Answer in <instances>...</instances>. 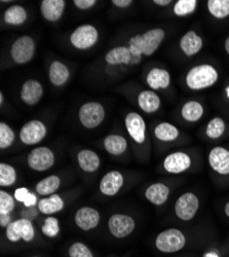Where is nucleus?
Instances as JSON below:
<instances>
[{
    "label": "nucleus",
    "mask_w": 229,
    "mask_h": 257,
    "mask_svg": "<svg viewBox=\"0 0 229 257\" xmlns=\"http://www.w3.org/2000/svg\"><path fill=\"white\" fill-rule=\"evenodd\" d=\"M224 212L226 214V216L229 218V202H227L224 206Z\"/></svg>",
    "instance_id": "obj_46"
},
{
    "label": "nucleus",
    "mask_w": 229,
    "mask_h": 257,
    "mask_svg": "<svg viewBox=\"0 0 229 257\" xmlns=\"http://www.w3.org/2000/svg\"><path fill=\"white\" fill-rule=\"evenodd\" d=\"M41 230H43L44 234L49 238L56 237L60 231V225H59L58 219L56 217H48L45 220L43 227H41Z\"/></svg>",
    "instance_id": "obj_38"
},
{
    "label": "nucleus",
    "mask_w": 229,
    "mask_h": 257,
    "mask_svg": "<svg viewBox=\"0 0 229 257\" xmlns=\"http://www.w3.org/2000/svg\"><path fill=\"white\" fill-rule=\"evenodd\" d=\"M66 8L64 0H43L40 5V12L49 22H57L63 16Z\"/></svg>",
    "instance_id": "obj_19"
},
{
    "label": "nucleus",
    "mask_w": 229,
    "mask_h": 257,
    "mask_svg": "<svg viewBox=\"0 0 229 257\" xmlns=\"http://www.w3.org/2000/svg\"><path fill=\"white\" fill-rule=\"evenodd\" d=\"M191 163V158L188 155L176 152L164 159L163 169L170 174H181L190 168Z\"/></svg>",
    "instance_id": "obj_12"
},
{
    "label": "nucleus",
    "mask_w": 229,
    "mask_h": 257,
    "mask_svg": "<svg viewBox=\"0 0 229 257\" xmlns=\"http://www.w3.org/2000/svg\"><path fill=\"white\" fill-rule=\"evenodd\" d=\"M170 196V188L168 185L163 183H153L151 184L146 191H145V197L153 205L161 206L168 201Z\"/></svg>",
    "instance_id": "obj_21"
},
{
    "label": "nucleus",
    "mask_w": 229,
    "mask_h": 257,
    "mask_svg": "<svg viewBox=\"0 0 229 257\" xmlns=\"http://www.w3.org/2000/svg\"><path fill=\"white\" fill-rule=\"evenodd\" d=\"M207 11L215 19H225L229 17V0H209L206 3Z\"/></svg>",
    "instance_id": "obj_32"
},
{
    "label": "nucleus",
    "mask_w": 229,
    "mask_h": 257,
    "mask_svg": "<svg viewBox=\"0 0 229 257\" xmlns=\"http://www.w3.org/2000/svg\"><path fill=\"white\" fill-rule=\"evenodd\" d=\"M225 91H226V94H227V97H228V98H229V87H228V88H226V90H225Z\"/></svg>",
    "instance_id": "obj_48"
},
{
    "label": "nucleus",
    "mask_w": 229,
    "mask_h": 257,
    "mask_svg": "<svg viewBox=\"0 0 229 257\" xmlns=\"http://www.w3.org/2000/svg\"><path fill=\"white\" fill-rule=\"evenodd\" d=\"M153 4L159 7H168L172 4V2L171 0H154Z\"/></svg>",
    "instance_id": "obj_44"
},
{
    "label": "nucleus",
    "mask_w": 229,
    "mask_h": 257,
    "mask_svg": "<svg viewBox=\"0 0 229 257\" xmlns=\"http://www.w3.org/2000/svg\"><path fill=\"white\" fill-rule=\"evenodd\" d=\"M204 109L203 106L200 102L195 100L187 101L183 104L181 109V115L182 117L189 122H196L198 121L202 115H203Z\"/></svg>",
    "instance_id": "obj_26"
},
{
    "label": "nucleus",
    "mask_w": 229,
    "mask_h": 257,
    "mask_svg": "<svg viewBox=\"0 0 229 257\" xmlns=\"http://www.w3.org/2000/svg\"><path fill=\"white\" fill-rule=\"evenodd\" d=\"M105 61L109 65H120V64L129 65L133 61V57L130 48L116 47L106 54Z\"/></svg>",
    "instance_id": "obj_25"
},
{
    "label": "nucleus",
    "mask_w": 229,
    "mask_h": 257,
    "mask_svg": "<svg viewBox=\"0 0 229 257\" xmlns=\"http://www.w3.org/2000/svg\"><path fill=\"white\" fill-rule=\"evenodd\" d=\"M78 116L83 126L87 128H95L105 118V109L103 105L98 102H88L80 107Z\"/></svg>",
    "instance_id": "obj_5"
},
{
    "label": "nucleus",
    "mask_w": 229,
    "mask_h": 257,
    "mask_svg": "<svg viewBox=\"0 0 229 257\" xmlns=\"http://www.w3.org/2000/svg\"><path fill=\"white\" fill-rule=\"evenodd\" d=\"M15 199L21 203H24L26 207H32L36 204V197L30 194L26 187H20L15 191Z\"/></svg>",
    "instance_id": "obj_37"
},
{
    "label": "nucleus",
    "mask_w": 229,
    "mask_h": 257,
    "mask_svg": "<svg viewBox=\"0 0 229 257\" xmlns=\"http://www.w3.org/2000/svg\"><path fill=\"white\" fill-rule=\"evenodd\" d=\"M123 185V176L118 171H110L100 181V190L103 195L113 197Z\"/></svg>",
    "instance_id": "obj_17"
},
{
    "label": "nucleus",
    "mask_w": 229,
    "mask_h": 257,
    "mask_svg": "<svg viewBox=\"0 0 229 257\" xmlns=\"http://www.w3.org/2000/svg\"><path fill=\"white\" fill-rule=\"evenodd\" d=\"M49 77L54 85L61 87V85H64L68 81L70 77V71L64 63L54 61L50 66Z\"/></svg>",
    "instance_id": "obj_23"
},
{
    "label": "nucleus",
    "mask_w": 229,
    "mask_h": 257,
    "mask_svg": "<svg viewBox=\"0 0 229 257\" xmlns=\"http://www.w3.org/2000/svg\"><path fill=\"white\" fill-rule=\"evenodd\" d=\"M61 185V180L57 175H50L36 184V192L39 196H52Z\"/></svg>",
    "instance_id": "obj_31"
},
{
    "label": "nucleus",
    "mask_w": 229,
    "mask_h": 257,
    "mask_svg": "<svg viewBox=\"0 0 229 257\" xmlns=\"http://www.w3.org/2000/svg\"><path fill=\"white\" fill-rule=\"evenodd\" d=\"M196 0H178L174 6V14L177 17H186L195 12L197 8Z\"/></svg>",
    "instance_id": "obj_35"
},
{
    "label": "nucleus",
    "mask_w": 229,
    "mask_h": 257,
    "mask_svg": "<svg viewBox=\"0 0 229 257\" xmlns=\"http://www.w3.org/2000/svg\"><path fill=\"white\" fill-rule=\"evenodd\" d=\"M136 227L135 220L126 214H114L108 220V228L113 237L123 239L130 235Z\"/></svg>",
    "instance_id": "obj_11"
},
{
    "label": "nucleus",
    "mask_w": 229,
    "mask_h": 257,
    "mask_svg": "<svg viewBox=\"0 0 229 257\" xmlns=\"http://www.w3.org/2000/svg\"><path fill=\"white\" fill-rule=\"evenodd\" d=\"M35 53V42L32 37L23 35L17 38L11 48V57L19 65L30 62Z\"/></svg>",
    "instance_id": "obj_4"
},
{
    "label": "nucleus",
    "mask_w": 229,
    "mask_h": 257,
    "mask_svg": "<svg viewBox=\"0 0 229 257\" xmlns=\"http://www.w3.org/2000/svg\"><path fill=\"white\" fill-rule=\"evenodd\" d=\"M99 39V32L93 25L86 24L77 27L70 35L71 45L77 50H89Z\"/></svg>",
    "instance_id": "obj_6"
},
{
    "label": "nucleus",
    "mask_w": 229,
    "mask_h": 257,
    "mask_svg": "<svg viewBox=\"0 0 229 257\" xmlns=\"http://www.w3.org/2000/svg\"><path fill=\"white\" fill-rule=\"evenodd\" d=\"M219 73L210 64H200L192 67L186 74V85L192 91L209 89L218 81Z\"/></svg>",
    "instance_id": "obj_1"
},
{
    "label": "nucleus",
    "mask_w": 229,
    "mask_h": 257,
    "mask_svg": "<svg viewBox=\"0 0 229 257\" xmlns=\"http://www.w3.org/2000/svg\"><path fill=\"white\" fill-rule=\"evenodd\" d=\"M17 181L16 169L9 164H0V185L12 186Z\"/></svg>",
    "instance_id": "obj_34"
},
{
    "label": "nucleus",
    "mask_w": 229,
    "mask_h": 257,
    "mask_svg": "<svg viewBox=\"0 0 229 257\" xmlns=\"http://www.w3.org/2000/svg\"><path fill=\"white\" fill-rule=\"evenodd\" d=\"M154 135L159 141L173 142L179 137L180 132L178 130V127L173 123L163 121L155 126Z\"/></svg>",
    "instance_id": "obj_28"
},
{
    "label": "nucleus",
    "mask_w": 229,
    "mask_h": 257,
    "mask_svg": "<svg viewBox=\"0 0 229 257\" xmlns=\"http://www.w3.org/2000/svg\"><path fill=\"white\" fill-rule=\"evenodd\" d=\"M104 147L106 152L112 156H120L128 148L126 138L120 135H109L104 140Z\"/></svg>",
    "instance_id": "obj_29"
},
{
    "label": "nucleus",
    "mask_w": 229,
    "mask_h": 257,
    "mask_svg": "<svg viewBox=\"0 0 229 257\" xmlns=\"http://www.w3.org/2000/svg\"><path fill=\"white\" fill-rule=\"evenodd\" d=\"M33 257H38V256H33Z\"/></svg>",
    "instance_id": "obj_49"
},
{
    "label": "nucleus",
    "mask_w": 229,
    "mask_h": 257,
    "mask_svg": "<svg viewBox=\"0 0 229 257\" xmlns=\"http://www.w3.org/2000/svg\"><path fill=\"white\" fill-rule=\"evenodd\" d=\"M28 166L37 172H44L55 164V155L50 148L40 146L30 152L27 158Z\"/></svg>",
    "instance_id": "obj_9"
},
{
    "label": "nucleus",
    "mask_w": 229,
    "mask_h": 257,
    "mask_svg": "<svg viewBox=\"0 0 229 257\" xmlns=\"http://www.w3.org/2000/svg\"><path fill=\"white\" fill-rule=\"evenodd\" d=\"M77 161L80 169L87 173H93L100 167L99 156L90 149H83L77 155Z\"/></svg>",
    "instance_id": "obj_24"
},
{
    "label": "nucleus",
    "mask_w": 229,
    "mask_h": 257,
    "mask_svg": "<svg viewBox=\"0 0 229 257\" xmlns=\"http://www.w3.org/2000/svg\"><path fill=\"white\" fill-rule=\"evenodd\" d=\"M226 128L225 121L222 117H214L206 124L205 134L210 139H218L220 138Z\"/></svg>",
    "instance_id": "obj_33"
},
{
    "label": "nucleus",
    "mask_w": 229,
    "mask_h": 257,
    "mask_svg": "<svg viewBox=\"0 0 229 257\" xmlns=\"http://www.w3.org/2000/svg\"><path fill=\"white\" fill-rule=\"evenodd\" d=\"M126 127L130 136L137 143L145 141V132H146V123L144 118L137 112H130L126 116Z\"/></svg>",
    "instance_id": "obj_15"
},
{
    "label": "nucleus",
    "mask_w": 229,
    "mask_h": 257,
    "mask_svg": "<svg viewBox=\"0 0 229 257\" xmlns=\"http://www.w3.org/2000/svg\"><path fill=\"white\" fill-rule=\"evenodd\" d=\"M16 135L13 128L6 122L0 123V148L7 149L13 145Z\"/></svg>",
    "instance_id": "obj_36"
},
{
    "label": "nucleus",
    "mask_w": 229,
    "mask_h": 257,
    "mask_svg": "<svg viewBox=\"0 0 229 257\" xmlns=\"http://www.w3.org/2000/svg\"><path fill=\"white\" fill-rule=\"evenodd\" d=\"M0 104H4V94L0 93Z\"/></svg>",
    "instance_id": "obj_47"
},
{
    "label": "nucleus",
    "mask_w": 229,
    "mask_h": 257,
    "mask_svg": "<svg viewBox=\"0 0 229 257\" xmlns=\"http://www.w3.org/2000/svg\"><path fill=\"white\" fill-rule=\"evenodd\" d=\"M138 104L144 112L153 113L159 109L161 101L154 91L146 90L138 95Z\"/></svg>",
    "instance_id": "obj_22"
},
{
    "label": "nucleus",
    "mask_w": 229,
    "mask_h": 257,
    "mask_svg": "<svg viewBox=\"0 0 229 257\" xmlns=\"http://www.w3.org/2000/svg\"><path fill=\"white\" fill-rule=\"evenodd\" d=\"M199 209V200L193 192H185L178 198L175 204L176 216L183 221L193 219Z\"/></svg>",
    "instance_id": "obj_7"
},
{
    "label": "nucleus",
    "mask_w": 229,
    "mask_h": 257,
    "mask_svg": "<svg viewBox=\"0 0 229 257\" xmlns=\"http://www.w3.org/2000/svg\"><path fill=\"white\" fill-rule=\"evenodd\" d=\"M12 223V217L10 214H0V225L8 227Z\"/></svg>",
    "instance_id": "obj_43"
},
{
    "label": "nucleus",
    "mask_w": 229,
    "mask_h": 257,
    "mask_svg": "<svg viewBox=\"0 0 229 257\" xmlns=\"http://www.w3.org/2000/svg\"><path fill=\"white\" fill-rule=\"evenodd\" d=\"M69 256L70 257H94L90 248L80 242H76L70 246Z\"/></svg>",
    "instance_id": "obj_40"
},
{
    "label": "nucleus",
    "mask_w": 229,
    "mask_h": 257,
    "mask_svg": "<svg viewBox=\"0 0 229 257\" xmlns=\"http://www.w3.org/2000/svg\"><path fill=\"white\" fill-rule=\"evenodd\" d=\"M27 12L26 10L19 5H15L10 7L4 16L5 22L12 26H20L26 22L27 20Z\"/></svg>",
    "instance_id": "obj_30"
},
{
    "label": "nucleus",
    "mask_w": 229,
    "mask_h": 257,
    "mask_svg": "<svg viewBox=\"0 0 229 257\" xmlns=\"http://www.w3.org/2000/svg\"><path fill=\"white\" fill-rule=\"evenodd\" d=\"M146 81L152 91L165 90L171 84V74L168 70L154 67L148 72Z\"/></svg>",
    "instance_id": "obj_20"
},
{
    "label": "nucleus",
    "mask_w": 229,
    "mask_h": 257,
    "mask_svg": "<svg viewBox=\"0 0 229 257\" xmlns=\"http://www.w3.org/2000/svg\"><path fill=\"white\" fill-rule=\"evenodd\" d=\"M186 245L184 233L177 228L165 229L157 234L155 246L162 253H175L182 250Z\"/></svg>",
    "instance_id": "obj_3"
},
{
    "label": "nucleus",
    "mask_w": 229,
    "mask_h": 257,
    "mask_svg": "<svg viewBox=\"0 0 229 257\" xmlns=\"http://www.w3.org/2000/svg\"><path fill=\"white\" fill-rule=\"evenodd\" d=\"M203 46L202 38L193 30L186 32L180 39L179 47L187 57H193L200 52Z\"/></svg>",
    "instance_id": "obj_18"
},
{
    "label": "nucleus",
    "mask_w": 229,
    "mask_h": 257,
    "mask_svg": "<svg viewBox=\"0 0 229 257\" xmlns=\"http://www.w3.org/2000/svg\"><path fill=\"white\" fill-rule=\"evenodd\" d=\"M73 4L77 9L86 11L93 8L97 4V2L96 0H74Z\"/></svg>",
    "instance_id": "obj_41"
},
{
    "label": "nucleus",
    "mask_w": 229,
    "mask_h": 257,
    "mask_svg": "<svg viewBox=\"0 0 229 257\" xmlns=\"http://www.w3.org/2000/svg\"><path fill=\"white\" fill-rule=\"evenodd\" d=\"M15 209V199L7 191H0V214H11Z\"/></svg>",
    "instance_id": "obj_39"
},
{
    "label": "nucleus",
    "mask_w": 229,
    "mask_h": 257,
    "mask_svg": "<svg viewBox=\"0 0 229 257\" xmlns=\"http://www.w3.org/2000/svg\"><path fill=\"white\" fill-rule=\"evenodd\" d=\"M165 32L161 28H154L141 35H135L130 39V44L135 46L142 55L149 57L153 55L161 42L163 41Z\"/></svg>",
    "instance_id": "obj_2"
},
{
    "label": "nucleus",
    "mask_w": 229,
    "mask_h": 257,
    "mask_svg": "<svg viewBox=\"0 0 229 257\" xmlns=\"http://www.w3.org/2000/svg\"><path fill=\"white\" fill-rule=\"evenodd\" d=\"M112 4H113V6L119 8V9H126V8L130 7L133 4V2L132 0H113Z\"/></svg>",
    "instance_id": "obj_42"
},
{
    "label": "nucleus",
    "mask_w": 229,
    "mask_h": 257,
    "mask_svg": "<svg viewBox=\"0 0 229 257\" xmlns=\"http://www.w3.org/2000/svg\"><path fill=\"white\" fill-rule=\"evenodd\" d=\"M210 167L220 175H229V151L225 147L216 146L209 153Z\"/></svg>",
    "instance_id": "obj_13"
},
{
    "label": "nucleus",
    "mask_w": 229,
    "mask_h": 257,
    "mask_svg": "<svg viewBox=\"0 0 229 257\" xmlns=\"http://www.w3.org/2000/svg\"><path fill=\"white\" fill-rule=\"evenodd\" d=\"M35 237V230L32 222L26 218L13 221L7 227V238L11 242L17 243L20 240L31 242Z\"/></svg>",
    "instance_id": "obj_8"
},
{
    "label": "nucleus",
    "mask_w": 229,
    "mask_h": 257,
    "mask_svg": "<svg viewBox=\"0 0 229 257\" xmlns=\"http://www.w3.org/2000/svg\"><path fill=\"white\" fill-rule=\"evenodd\" d=\"M64 201L57 194H54L49 198L40 200L37 203L38 210L43 214H46V215H52V214L62 211L64 209Z\"/></svg>",
    "instance_id": "obj_27"
},
{
    "label": "nucleus",
    "mask_w": 229,
    "mask_h": 257,
    "mask_svg": "<svg viewBox=\"0 0 229 257\" xmlns=\"http://www.w3.org/2000/svg\"><path fill=\"white\" fill-rule=\"evenodd\" d=\"M224 49H225V51H226V53H227V55L229 56V35L226 37V39H225V42H224Z\"/></svg>",
    "instance_id": "obj_45"
},
{
    "label": "nucleus",
    "mask_w": 229,
    "mask_h": 257,
    "mask_svg": "<svg viewBox=\"0 0 229 257\" xmlns=\"http://www.w3.org/2000/svg\"><path fill=\"white\" fill-rule=\"evenodd\" d=\"M21 99L26 105L37 104L44 96V88L36 79L26 80L21 88Z\"/></svg>",
    "instance_id": "obj_16"
},
{
    "label": "nucleus",
    "mask_w": 229,
    "mask_h": 257,
    "mask_svg": "<svg viewBox=\"0 0 229 257\" xmlns=\"http://www.w3.org/2000/svg\"><path fill=\"white\" fill-rule=\"evenodd\" d=\"M76 225L85 231L96 228L100 222V213L92 207H81L75 213Z\"/></svg>",
    "instance_id": "obj_14"
},
{
    "label": "nucleus",
    "mask_w": 229,
    "mask_h": 257,
    "mask_svg": "<svg viewBox=\"0 0 229 257\" xmlns=\"http://www.w3.org/2000/svg\"><path fill=\"white\" fill-rule=\"evenodd\" d=\"M48 130L46 124L37 119L25 123L20 131V140L26 145H35L43 141L47 136Z\"/></svg>",
    "instance_id": "obj_10"
}]
</instances>
